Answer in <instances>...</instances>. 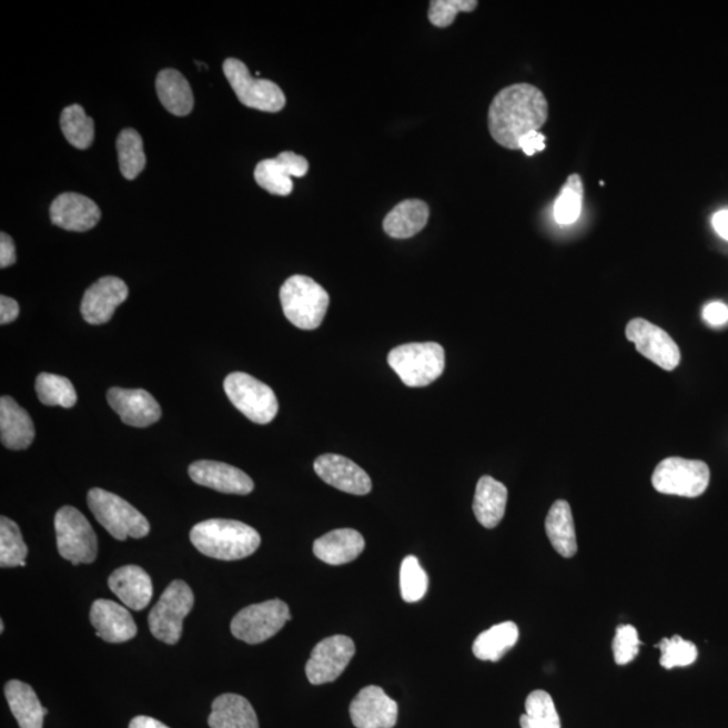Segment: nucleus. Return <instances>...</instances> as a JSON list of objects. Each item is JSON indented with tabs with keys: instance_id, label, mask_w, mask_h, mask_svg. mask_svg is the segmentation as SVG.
<instances>
[{
	"instance_id": "21",
	"label": "nucleus",
	"mask_w": 728,
	"mask_h": 728,
	"mask_svg": "<svg viewBox=\"0 0 728 728\" xmlns=\"http://www.w3.org/2000/svg\"><path fill=\"white\" fill-rule=\"evenodd\" d=\"M91 624L97 636L110 644L130 641L136 636V625L128 608L107 599H98L91 607Z\"/></svg>"
},
{
	"instance_id": "38",
	"label": "nucleus",
	"mask_w": 728,
	"mask_h": 728,
	"mask_svg": "<svg viewBox=\"0 0 728 728\" xmlns=\"http://www.w3.org/2000/svg\"><path fill=\"white\" fill-rule=\"evenodd\" d=\"M657 648L661 650L660 664L665 669L689 667L699 656L696 645L680 636L664 638Z\"/></svg>"
},
{
	"instance_id": "48",
	"label": "nucleus",
	"mask_w": 728,
	"mask_h": 728,
	"mask_svg": "<svg viewBox=\"0 0 728 728\" xmlns=\"http://www.w3.org/2000/svg\"><path fill=\"white\" fill-rule=\"evenodd\" d=\"M519 725L520 728H543L537 726L536 724H533V721L529 718H527L526 714H524L523 717L519 718Z\"/></svg>"
},
{
	"instance_id": "18",
	"label": "nucleus",
	"mask_w": 728,
	"mask_h": 728,
	"mask_svg": "<svg viewBox=\"0 0 728 728\" xmlns=\"http://www.w3.org/2000/svg\"><path fill=\"white\" fill-rule=\"evenodd\" d=\"M316 474L326 485L353 495H367L372 492L373 483L366 471L353 461L342 455L326 454L317 457Z\"/></svg>"
},
{
	"instance_id": "7",
	"label": "nucleus",
	"mask_w": 728,
	"mask_h": 728,
	"mask_svg": "<svg viewBox=\"0 0 728 728\" xmlns=\"http://www.w3.org/2000/svg\"><path fill=\"white\" fill-rule=\"evenodd\" d=\"M194 605V595L185 582L174 580L163 592L149 614V627L154 638L168 645L180 641L182 624Z\"/></svg>"
},
{
	"instance_id": "30",
	"label": "nucleus",
	"mask_w": 728,
	"mask_h": 728,
	"mask_svg": "<svg viewBox=\"0 0 728 728\" xmlns=\"http://www.w3.org/2000/svg\"><path fill=\"white\" fill-rule=\"evenodd\" d=\"M546 536L558 555L570 558L576 555L577 542L573 510L567 501H557L545 520Z\"/></svg>"
},
{
	"instance_id": "5",
	"label": "nucleus",
	"mask_w": 728,
	"mask_h": 728,
	"mask_svg": "<svg viewBox=\"0 0 728 728\" xmlns=\"http://www.w3.org/2000/svg\"><path fill=\"white\" fill-rule=\"evenodd\" d=\"M88 506L98 523L119 542L129 537L143 538L149 535L150 524L141 512L128 501L103 488H92L88 493Z\"/></svg>"
},
{
	"instance_id": "19",
	"label": "nucleus",
	"mask_w": 728,
	"mask_h": 728,
	"mask_svg": "<svg viewBox=\"0 0 728 728\" xmlns=\"http://www.w3.org/2000/svg\"><path fill=\"white\" fill-rule=\"evenodd\" d=\"M102 212L93 200L79 193H62L50 205V219L58 228L73 232L92 230Z\"/></svg>"
},
{
	"instance_id": "8",
	"label": "nucleus",
	"mask_w": 728,
	"mask_h": 728,
	"mask_svg": "<svg viewBox=\"0 0 728 728\" xmlns=\"http://www.w3.org/2000/svg\"><path fill=\"white\" fill-rule=\"evenodd\" d=\"M59 554L73 566L91 564L98 556V537L78 508L64 506L54 518Z\"/></svg>"
},
{
	"instance_id": "23",
	"label": "nucleus",
	"mask_w": 728,
	"mask_h": 728,
	"mask_svg": "<svg viewBox=\"0 0 728 728\" xmlns=\"http://www.w3.org/2000/svg\"><path fill=\"white\" fill-rule=\"evenodd\" d=\"M36 428L29 413L16 400L0 398V441L6 448L22 451L34 442Z\"/></svg>"
},
{
	"instance_id": "4",
	"label": "nucleus",
	"mask_w": 728,
	"mask_h": 728,
	"mask_svg": "<svg viewBox=\"0 0 728 728\" xmlns=\"http://www.w3.org/2000/svg\"><path fill=\"white\" fill-rule=\"evenodd\" d=\"M387 362L407 387H425L441 378L444 348L438 343H410L391 351Z\"/></svg>"
},
{
	"instance_id": "42",
	"label": "nucleus",
	"mask_w": 728,
	"mask_h": 728,
	"mask_svg": "<svg viewBox=\"0 0 728 728\" xmlns=\"http://www.w3.org/2000/svg\"><path fill=\"white\" fill-rule=\"evenodd\" d=\"M702 318L711 326L725 325L728 323V306L720 301H714L702 310Z\"/></svg>"
},
{
	"instance_id": "41",
	"label": "nucleus",
	"mask_w": 728,
	"mask_h": 728,
	"mask_svg": "<svg viewBox=\"0 0 728 728\" xmlns=\"http://www.w3.org/2000/svg\"><path fill=\"white\" fill-rule=\"evenodd\" d=\"M639 646H641V641H639L636 627L631 625L618 626L613 643L615 663L627 665L636 660Z\"/></svg>"
},
{
	"instance_id": "9",
	"label": "nucleus",
	"mask_w": 728,
	"mask_h": 728,
	"mask_svg": "<svg viewBox=\"0 0 728 728\" xmlns=\"http://www.w3.org/2000/svg\"><path fill=\"white\" fill-rule=\"evenodd\" d=\"M709 478L711 473L705 462L668 457L656 467L651 485L661 494L698 498L706 493Z\"/></svg>"
},
{
	"instance_id": "34",
	"label": "nucleus",
	"mask_w": 728,
	"mask_h": 728,
	"mask_svg": "<svg viewBox=\"0 0 728 728\" xmlns=\"http://www.w3.org/2000/svg\"><path fill=\"white\" fill-rule=\"evenodd\" d=\"M36 392L43 405L71 410L78 403V393L65 376L41 373L36 380Z\"/></svg>"
},
{
	"instance_id": "6",
	"label": "nucleus",
	"mask_w": 728,
	"mask_h": 728,
	"mask_svg": "<svg viewBox=\"0 0 728 728\" xmlns=\"http://www.w3.org/2000/svg\"><path fill=\"white\" fill-rule=\"evenodd\" d=\"M224 392L232 405L250 422L266 425L279 413L277 395L273 388L246 373H232L224 380Z\"/></svg>"
},
{
	"instance_id": "40",
	"label": "nucleus",
	"mask_w": 728,
	"mask_h": 728,
	"mask_svg": "<svg viewBox=\"0 0 728 728\" xmlns=\"http://www.w3.org/2000/svg\"><path fill=\"white\" fill-rule=\"evenodd\" d=\"M476 8V0H432L429 21L437 28H448L459 12H471Z\"/></svg>"
},
{
	"instance_id": "26",
	"label": "nucleus",
	"mask_w": 728,
	"mask_h": 728,
	"mask_svg": "<svg viewBox=\"0 0 728 728\" xmlns=\"http://www.w3.org/2000/svg\"><path fill=\"white\" fill-rule=\"evenodd\" d=\"M211 728H260L253 706L243 696L224 694L212 702Z\"/></svg>"
},
{
	"instance_id": "11",
	"label": "nucleus",
	"mask_w": 728,
	"mask_h": 728,
	"mask_svg": "<svg viewBox=\"0 0 728 728\" xmlns=\"http://www.w3.org/2000/svg\"><path fill=\"white\" fill-rule=\"evenodd\" d=\"M223 71L243 105L263 112H279L284 109L286 98L281 88L273 81L251 77L249 68L241 60H225Z\"/></svg>"
},
{
	"instance_id": "20",
	"label": "nucleus",
	"mask_w": 728,
	"mask_h": 728,
	"mask_svg": "<svg viewBox=\"0 0 728 728\" xmlns=\"http://www.w3.org/2000/svg\"><path fill=\"white\" fill-rule=\"evenodd\" d=\"M190 476L198 485L223 494L249 495L254 489V482L246 473L222 462H194L190 467Z\"/></svg>"
},
{
	"instance_id": "47",
	"label": "nucleus",
	"mask_w": 728,
	"mask_h": 728,
	"mask_svg": "<svg viewBox=\"0 0 728 728\" xmlns=\"http://www.w3.org/2000/svg\"><path fill=\"white\" fill-rule=\"evenodd\" d=\"M129 728H169L161 724L160 720L150 717H136L131 720Z\"/></svg>"
},
{
	"instance_id": "12",
	"label": "nucleus",
	"mask_w": 728,
	"mask_h": 728,
	"mask_svg": "<svg viewBox=\"0 0 728 728\" xmlns=\"http://www.w3.org/2000/svg\"><path fill=\"white\" fill-rule=\"evenodd\" d=\"M355 655V644L347 636L323 639L312 650L306 663V677L313 686L332 683L342 676Z\"/></svg>"
},
{
	"instance_id": "44",
	"label": "nucleus",
	"mask_w": 728,
	"mask_h": 728,
	"mask_svg": "<svg viewBox=\"0 0 728 728\" xmlns=\"http://www.w3.org/2000/svg\"><path fill=\"white\" fill-rule=\"evenodd\" d=\"M519 149L529 156L543 152L545 150V136L539 131H532V133L520 138Z\"/></svg>"
},
{
	"instance_id": "22",
	"label": "nucleus",
	"mask_w": 728,
	"mask_h": 728,
	"mask_svg": "<svg viewBox=\"0 0 728 728\" xmlns=\"http://www.w3.org/2000/svg\"><path fill=\"white\" fill-rule=\"evenodd\" d=\"M111 592L131 610L141 611L153 598V583L146 570L124 566L114 570L109 579Z\"/></svg>"
},
{
	"instance_id": "35",
	"label": "nucleus",
	"mask_w": 728,
	"mask_h": 728,
	"mask_svg": "<svg viewBox=\"0 0 728 728\" xmlns=\"http://www.w3.org/2000/svg\"><path fill=\"white\" fill-rule=\"evenodd\" d=\"M28 554L20 526L8 517L0 518V567H24Z\"/></svg>"
},
{
	"instance_id": "45",
	"label": "nucleus",
	"mask_w": 728,
	"mask_h": 728,
	"mask_svg": "<svg viewBox=\"0 0 728 728\" xmlns=\"http://www.w3.org/2000/svg\"><path fill=\"white\" fill-rule=\"evenodd\" d=\"M18 316H20V305L17 301L8 296L0 297V324H10Z\"/></svg>"
},
{
	"instance_id": "36",
	"label": "nucleus",
	"mask_w": 728,
	"mask_h": 728,
	"mask_svg": "<svg viewBox=\"0 0 728 728\" xmlns=\"http://www.w3.org/2000/svg\"><path fill=\"white\" fill-rule=\"evenodd\" d=\"M585 188L579 174H570L555 202V219L558 224H573L580 218Z\"/></svg>"
},
{
	"instance_id": "10",
	"label": "nucleus",
	"mask_w": 728,
	"mask_h": 728,
	"mask_svg": "<svg viewBox=\"0 0 728 728\" xmlns=\"http://www.w3.org/2000/svg\"><path fill=\"white\" fill-rule=\"evenodd\" d=\"M285 601L272 599L249 606L235 615L231 623L232 636L249 645L267 641L291 620Z\"/></svg>"
},
{
	"instance_id": "16",
	"label": "nucleus",
	"mask_w": 728,
	"mask_h": 728,
	"mask_svg": "<svg viewBox=\"0 0 728 728\" xmlns=\"http://www.w3.org/2000/svg\"><path fill=\"white\" fill-rule=\"evenodd\" d=\"M310 163L303 155L284 152L272 160H263L256 165L254 178L263 190L277 196H287L293 191L292 178H304Z\"/></svg>"
},
{
	"instance_id": "24",
	"label": "nucleus",
	"mask_w": 728,
	"mask_h": 728,
	"mask_svg": "<svg viewBox=\"0 0 728 728\" xmlns=\"http://www.w3.org/2000/svg\"><path fill=\"white\" fill-rule=\"evenodd\" d=\"M364 538L354 529H337L326 533L313 544V554L330 566H343L356 560L364 550Z\"/></svg>"
},
{
	"instance_id": "27",
	"label": "nucleus",
	"mask_w": 728,
	"mask_h": 728,
	"mask_svg": "<svg viewBox=\"0 0 728 728\" xmlns=\"http://www.w3.org/2000/svg\"><path fill=\"white\" fill-rule=\"evenodd\" d=\"M156 95L165 109L175 117L190 115L194 99L190 81L175 69H163L155 79Z\"/></svg>"
},
{
	"instance_id": "32",
	"label": "nucleus",
	"mask_w": 728,
	"mask_h": 728,
	"mask_svg": "<svg viewBox=\"0 0 728 728\" xmlns=\"http://www.w3.org/2000/svg\"><path fill=\"white\" fill-rule=\"evenodd\" d=\"M60 124L62 133L73 148L88 149L95 140V123L85 114V110L80 104L67 107L62 111Z\"/></svg>"
},
{
	"instance_id": "29",
	"label": "nucleus",
	"mask_w": 728,
	"mask_h": 728,
	"mask_svg": "<svg viewBox=\"0 0 728 728\" xmlns=\"http://www.w3.org/2000/svg\"><path fill=\"white\" fill-rule=\"evenodd\" d=\"M429 219V206L423 200H405L388 212L384 230L395 240H407L424 230Z\"/></svg>"
},
{
	"instance_id": "2",
	"label": "nucleus",
	"mask_w": 728,
	"mask_h": 728,
	"mask_svg": "<svg viewBox=\"0 0 728 728\" xmlns=\"http://www.w3.org/2000/svg\"><path fill=\"white\" fill-rule=\"evenodd\" d=\"M191 542L200 554L216 560H242L255 554L260 533L234 519H209L193 526Z\"/></svg>"
},
{
	"instance_id": "28",
	"label": "nucleus",
	"mask_w": 728,
	"mask_h": 728,
	"mask_svg": "<svg viewBox=\"0 0 728 728\" xmlns=\"http://www.w3.org/2000/svg\"><path fill=\"white\" fill-rule=\"evenodd\" d=\"M6 699L21 728H42L48 709L41 706L34 689L27 683L11 680L4 687Z\"/></svg>"
},
{
	"instance_id": "43",
	"label": "nucleus",
	"mask_w": 728,
	"mask_h": 728,
	"mask_svg": "<svg viewBox=\"0 0 728 728\" xmlns=\"http://www.w3.org/2000/svg\"><path fill=\"white\" fill-rule=\"evenodd\" d=\"M17 262V251L11 236L2 232L0 234V267L6 269Z\"/></svg>"
},
{
	"instance_id": "31",
	"label": "nucleus",
	"mask_w": 728,
	"mask_h": 728,
	"mask_svg": "<svg viewBox=\"0 0 728 728\" xmlns=\"http://www.w3.org/2000/svg\"><path fill=\"white\" fill-rule=\"evenodd\" d=\"M519 638L518 626L514 623L495 625L479 634L475 639L473 651L482 661L497 663L514 648Z\"/></svg>"
},
{
	"instance_id": "33",
	"label": "nucleus",
	"mask_w": 728,
	"mask_h": 728,
	"mask_svg": "<svg viewBox=\"0 0 728 728\" xmlns=\"http://www.w3.org/2000/svg\"><path fill=\"white\" fill-rule=\"evenodd\" d=\"M119 168L124 179L135 180L146 166V154L143 152V141L134 129H125L117 140Z\"/></svg>"
},
{
	"instance_id": "37",
	"label": "nucleus",
	"mask_w": 728,
	"mask_h": 728,
	"mask_svg": "<svg viewBox=\"0 0 728 728\" xmlns=\"http://www.w3.org/2000/svg\"><path fill=\"white\" fill-rule=\"evenodd\" d=\"M401 596L407 604H416L424 598L428 589V575L416 556L404 558L400 573Z\"/></svg>"
},
{
	"instance_id": "14",
	"label": "nucleus",
	"mask_w": 728,
	"mask_h": 728,
	"mask_svg": "<svg viewBox=\"0 0 728 728\" xmlns=\"http://www.w3.org/2000/svg\"><path fill=\"white\" fill-rule=\"evenodd\" d=\"M350 717L356 728H393L397 725L398 705L384 689L370 686L351 701Z\"/></svg>"
},
{
	"instance_id": "1",
	"label": "nucleus",
	"mask_w": 728,
	"mask_h": 728,
	"mask_svg": "<svg viewBox=\"0 0 728 728\" xmlns=\"http://www.w3.org/2000/svg\"><path fill=\"white\" fill-rule=\"evenodd\" d=\"M548 115V100L537 87L514 84L502 90L489 105V134L501 146L517 150L520 138L539 131Z\"/></svg>"
},
{
	"instance_id": "15",
	"label": "nucleus",
	"mask_w": 728,
	"mask_h": 728,
	"mask_svg": "<svg viewBox=\"0 0 728 728\" xmlns=\"http://www.w3.org/2000/svg\"><path fill=\"white\" fill-rule=\"evenodd\" d=\"M107 401L122 422L134 428H146L159 423L162 416L160 404L143 388L112 387L107 393Z\"/></svg>"
},
{
	"instance_id": "25",
	"label": "nucleus",
	"mask_w": 728,
	"mask_h": 728,
	"mask_svg": "<svg viewBox=\"0 0 728 728\" xmlns=\"http://www.w3.org/2000/svg\"><path fill=\"white\" fill-rule=\"evenodd\" d=\"M507 505V488L492 476H482L476 485L474 513L487 529H494L504 519Z\"/></svg>"
},
{
	"instance_id": "3",
	"label": "nucleus",
	"mask_w": 728,
	"mask_h": 728,
	"mask_svg": "<svg viewBox=\"0 0 728 728\" xmlns=\"http://www.w3.org/2000/svg\"><path fill=\"white\" fill-rule=\"evenodd\" d=\"M280 300L289 322L304 331L318 328L330 306V294L306 275L287 279L281 287Z\"/></svg>"
},
{
	"instance_id": "49",
	"label": "nucleus",
	"mask_w": 728,
	"mask_h": 728,
	"mask_svg": "<svg viewBox=\"0 0 728 728\" xmlns=\"http://www.w3.org/2000/svg\"><path fill=\"white\" fill-rule=\"evenodd\" d=\"M0 631H4V623L3 620H0Z\"/></svg>"
},
{
	"instance_id": "13",
	"label": "nucleus",
	"mask_w": 728,
	"mask_h": 728,
	"mask_svg": "<svg viewBox=\"0 0 728 728\" xmlns=\"http://www.w3.org/2000/svg\"><path fill=\"white\" fill-rule=\"evenodd\" d=\"M626 336L639 354L648 357L667 372H674L679 366L681 354L674 338L655 324L645 318H633L626 326Z\"/></svg>"
},
{
	"instance_id": "46",
	"label": "nucleus",
	"mask_w": 728,
	"mask_h": 728,
	"mask_svg": "<svg viewBox=\"0 0 728 728\" xmlns=\"http://www.w3.org/2000/svg\"><path fill=\"white\" fill-rule=\"evenodd\" d=\"M712 225L715 231L728 241V210H721L712 216Z\"/></svg>"
},
{
	"instance_id": "17",
	"label": "nucleus",
	"mask_w": 728,
	"mask_h": 728,
	"mask_svg": "<svg viewBox=\"0 0 728 728\" xmlns=\"http://www.w3.org/2000/svg\"><path fill=\"white\" fill-rule=\"evenodd\" d=\"M129 297V287L124 281L118 277H103L88 287L83 303H81V315L85 322L92 325L109 323L117 307Z\"/></svg>"
},
{
	"instance_id": "39",
	"label": "nucleus",
	"mask_w": 728,
	"mask_h": 728,
	"mask_svg": "<svg viewBox=\"0 0 728 728\" xmlns=\"http://www.w3.org/2000/svg\"><path fill=\"white\" fill-rule=\"evenodd\" d=\"M527 718L543 728H562L560 717L552 699L545 690L537 689L527 696L525 702Z\"/></svg>"
}]
</instances>
